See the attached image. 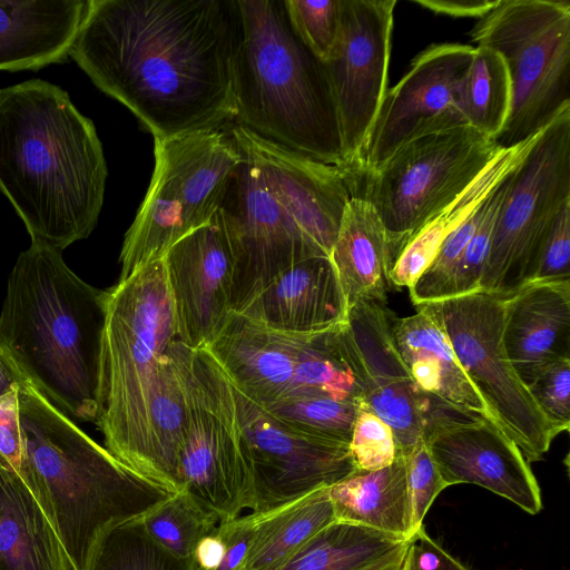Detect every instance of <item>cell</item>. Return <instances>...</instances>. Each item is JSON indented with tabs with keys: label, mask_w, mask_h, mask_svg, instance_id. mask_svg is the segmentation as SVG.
I'll use <instances>...</instances> for the list:
<instances>
[{
	"label": "cell",
	"mask_w": 570,
	"mask_h": 570,
	"mask_svg": "<svg viewBox=\"0 0 570 570\" xmlns=\"http://www.w3.org/2000/svg\"><path fill=\"white\" fill-rule=\"evenodd\" d=\"M240 163L222 207L235 269L233 312L292 265L331 256L353 196L347 174L234 124Z\"/></svg>",
	"instance_id": "7a4b0ae2"
},
{
	"label": "cell",
	"mask_w": 570,
	"mask_h": 570,
	"mask_svg": "<svg viewBox=\"0 0 570 570\" xmlns=\"http://www.w3.org/2000/svg\"><path fill=\"white\" fill-rule=\"evenodd\" d=\"M570 203V108L537 136L509 176L480 291L503 298L528 283L542 244Z\"/></svg>",
	"instance_id": "7c38bea8"
},
{
	"label": "cell",
	"mask_w": 570,
	"mask_h": 570,
	"mask_svg": "<svg viewBox=\"0 0 570 570\" xmlns=\"http://www.w3.org/2000/svg\"><path fill=\"white\" fill-rule=\"evenodd\" d=\"M335 521L328 487L264 512L242 570H279L320 530Z\"/></svg>",
	"instance_id": "f1b7e54d"
},
{
	"label": "cell",
	"mask_w": 570,
	"mask_h": 570,
	"mask_svg": "<svg viewBox=\"0 0 570 570\" xmlns=\"http://www.w3.org/2000/svg\"><path fill=\"white\" fill-rule=\"evenodd\" d=\"M307 335L274 331L232 311L204 348L236 389L265 406L289 392Z\"/></svg>",
	"instance_id": "ffe728a7"
},
{
	"label": "cell",
	"mask_w": 570,
	"mask_h": 570,
	"mask_svg": "<svg viewBox=\"0 0 570 570\" xmlns=\"http://www.w3.org/2000/svg\"><path fill=\"white\" fill-rule=\"evenodd\" d=\"M238 313L274 331L316 334L343 324L348 302L331 257L316 256L283 271Z\"/></svg>",
	"instance_id": "44dd1931"
},
{
	"label": "cell",
	"mask_w": 570,
	"mask_h": 570,
	"mask_svg": "<svg viewBox=\"0 0 570 570\" xmlns=\"http://www.w3.org/2000/svg\"><path fill=\"white\" fill-rule=\"evenodd\" d=\"M502 338L527 386L548 365L570 358V281L529 282L505 298Z\"/></svg>",
	"instance_id": "7402d4cb"
},
{
	"label": "cell",
	"mask_w": 570,
	"mask_h": 570,
	"mask_svg": "<svg viewBox=\"0 0 570 570\" xmlns=\"http://www.w3.org/2000/svg\"><path fill=\"white\" fill-rule=\"evenodd\" d=\"M411 508V530L414 538L436 497L448 488L424 440L403 456Z\"/></svg>",
	"instance_id": "f35d334b"
},
{
	"label": "cell",
	"mask_w": 570,
	"mask_h": 570,
	"mask_svg": "<svg viewBox=\"0 0 570 570\" xmlns=\"http://www.w3.org/2000/svg\"><path fill=\"white\" fill-rule=\"evenodd\" d=\"M428 449L448 485H480L530 514L542 509L537 479L517 444L491 419L436 429Z\"/></svg>",
	"instance_id": "d6986e66"
},
{
	"label": "cell",
	"mask_w": 570,
	"mask_h": 570,
	"mask_svg": "<svg viewBox=\"0 0 570 570\" xmlns=\"http://www.w3.org/2000/svg\"><path fill=\"white\" fill-rule=\"evenodd\" d=\"M403 570H417L415 554H414V549H413V546H412V541H411V543L409 546V549H407L405 564H404V569Z\"/></svg>",
	"instance_id": "c3c4849f"
},
{
	"label": "cell",
	"mask_w": 570,
	"mask_h": 570,
	"mask_svg": "<svg viewBox=\"0 0 570 570\" xmlns=\"http://www.w3.org/2000/svg\"><path fill=\"white\" fill-rule=\"evenodd\" d=\"M570 281V203L556 217L529 282Z\"/></svg>",
	"instance_id": "60d3db41"
},
{
	"label": "cell",
	"mask_w": 570,
	"mask_h": 570,
	"mask_svg": "<svg viewBox=\"0 0 570 570\" xmlns=\"http://www.w3.org/2000/svg\"><path fill=\"white\" fill-rule=\"evenodd\" d=\"M502 148L469 126L417 137L352 187L375 209L385 232L389 272L402 249L455 199Z\"/></svg>",
	"instance_id": "30bf717a"
},
{
	"label": "cell",
	"mask_w": 570,
	"mask_h": 570,
	"mask_svg": "<svg viewBox=\"0 0 570 570\" xmlns=\"http://www.w3.org/2000/svg\"><path fill=\"white\" fill-rule=\"evenodd\" d=\"M537 136L514 147L502 148L468 188L416 232L389 272L391 285L410 288L415 283L433 262L448 235L518 167Z\"/></svg>",
	"instance_id": "4316f807"
},
{
	"label": "cell",
	"mask_w": 570,
	"mask_h": 570,
	"mask_svg": "<svg viewBox=\"0 0 570 570\" xmlns=\"http://www.w3.org/2000/svg\"><path fill=\"white\" fill-rule=\"evenodd\" d=\"M396 0H341L338 38L324 62L333 89L347 177L357 179L386 92Z\"/></svg>",
	"instance_id": "9a60e30c"
},
{
	"label": "cell",
	"mask_w": 570,
	"mask_h": 570,
	"mask_svg": "<svg viewBox=\"0 0 570 570\" xmlns=\"http://www.w3.org/2000/svg\"><path fill=\"white\" fill-rule=\"evenodd\" d=\"M154 155L149 188L124 238L118 281L207 224L223 207L242 159L226 127L154 138Z\"/></svg>",
	"instance_id": "ba28073f"
},
{
	"label": "cell",
	"mask_w": 570,
	"mask_h": 570,
	"mask_svg": "<svg viewBox=\"0 0 570 570\" xmlns=\"http://www.w3.org/2000/svg\"><path fill=\"white\" fill-rule=\"evenodd\" d=\"M323 394L357 401V382L345 322L332 330L309 334L295 364L293 383L285 397Z\"/></svg>",
	"instance_id": "4dcf8cb0"
},
{
	"label": "cell",
	"mask_w": 570,
	"mask_h": 570,
	"mask_svg": "<svg viewBox=\"0 0 570 570\" xmlns=\"http://www.w3.org/2000/svg\"><path fill=\"white\" fill-rule=\"evenodd\" d=\"M409 546L406 548H404L403 550H401L396 556H394L390 560H387L376 567H373L368 570H403Z\"/></svg>",
	"instance_id": "7dc6e473"
},
{
	"label": "cell",
	"mask_w": 570,
	"mask_h": 570,
	"mask_svg": "<svg viewBox=\"0 0 570 570\" xmlns=\"http://www.w3.org/2000/svg\"><path fill=\"white\" fill-rule=\"evenodd\" d=\"M262 512L220 521L217 529L224 541V556L216 570H242Z\"/></svg>",
	"instance_id": "b9f144b4"
},
{
	"label": "cell",
	"mask_w": 570,
	"mask_h": 570,
	"mask_svg": "<svg viewBox=\"0 0 570 570\" xmlns=\"http://www.w3.org/2000/svg\"><path fill=\"white\" fill-rule=\"evenodd\" d=\"M177 340L163 257L108 288L96 424L114 456L155 482L149 414Z\"/></svg>",
	"instance_id": "52a82bcc"
},
{
	"label": "cell",
	"mask_w": 570,
	"mask_h": 570,
	"mask_svg": "<svg viewBox=\"0 0 570 570\" xmlns=\"http://www.w3.org/2000/svg\"><path fill=\"white\" fill-rule=\"evenodd\" d=\"M147 533L171 554L191 558L199 541L212 533L220 518L185 490L140 517Z\"/></svg>",
	"instance_id": "d6a6232c"
},
{
	"label": "cell",
	"mask_w": 570,
	"mask_h": 570,
	"mask_svg": "<svg viewBox=\"0 0 570 570\" xmlns=\"http://www.w3.org/2000/svg\"><path fill=\"white\" fill-rule=\"evenodd\" d=\"M181 341L204 347L232 312L234 247L223 209L163 256Z\"/></svg>",
	"instance_id": "ac0fdd59"
},
{
	"label": "cell",
	"mask_w": 570,
	"mask_h": 570,
	"mask_svg": "<svg viewBox=\"0 0 570 570\" xmlns=\"http://www.w3.org/2000/svg\"><path fill=\"white\" fill-rule=\"evenodd\" d=\"M417 570H471L432 539L422 527L412 539Z\"/></svg>",
	"instance_id": "7bdbcfd3"
},
{
	"label": "cell",
	"mask_w": 570,
	"mask_h": 570,
	"mask_svg": "<svg viewBox=\"0 0 570 570\" xmlns=\"http://www.w3.org/2000/svg\"><path fill=\"white\" fill-rule=\"evenodd\" d=\"M174 352L186 402L181 490L220 521L237 518L249 508L250 481L233 385L206 348L178 340Z\"/></svg>",
	"instance_id": "8fae6325"
},
{
	"label": "cell",
	"mask_w": 570,
	"mask_h": 570,
	"mask_svg": "<svg viewBox=\"0 0 570 570\" xmlns=\"http://www.w3.org/2000/svg\"><path fill=\"white\" fill-rule=\"evenodd\" d=\"M27 468L22 476L76 570H88L106 534L174 492L88 436L28 380L18 391Z\"/></svg>",
	"instance_id": "5b68a950"
},
{
	"label": "cell",
	"mask_w": 570,
	"mask_h": 570,
	"mask_svg": "<svg viewBox=\"0 0 570 570\" xmlns=\"http://www.w3.org/2000/svg\"><path fill=\"white\" fill-rule=\"evenodd\" d=\"M262 407L302 434L345 445L357 413L355 401L323 394L289 396Z\"/></svg>",
	"instance_id": "836d02e7"
},
{
	"label": "cell",
	"mask_w": 570,
	"mask_h": 570,
	"mask_svg": "<svg viewBox=\"0 0 570 570\" xmlns=\"http://www.w3.org/2000/svg\"><path fill=\"white\" fill-rule=\"evenodd\" d=\"M234 124L347 174L323 61L297 38L283 1L234 0Z\"/></svg>",
	"instance_id": "8992f818"
},
{
	"label": "cell",
	"mask_w": 570,
	"mask_h": 570,
	"mask_svg": "<svg viewBox=\"0 0 570 570\" xmlns=\"http://www.w3.org/2000/svg\"><path fill=\"white\" fill-rule=\"evenodd\" d=\"M500 0H412L434 13L455 18H476L490 12Z\"/></svg>",
	"instance_id": "ee69618b"
},
{
	"label": "cell",
	"mask_w": 570,
	"mask_h": 570,
	"mask_svg": "<svg viewBox=\"0 0 570 570\" xmlns=\"http://www.w3.org/2000/svg\"><path fill=\"white\" fill-rule=\"evenodd\" d=\"M0 570H76L36 497L1 456Z\"/></svg>",
	"instance_id": "d4e9b609"
},
{
	"label": "cell",
	"mask_w": 570,
	"mask_h": 570,
	"mask_svg": "<svg viewBox=\"0 0 570 570\" xmlns=\"http://www.w3.org/2000/svg\"><path fill=\"white\" fill-rule=\"evenodd\" d=\"M88 570H195V566L193 558H178L157 543L137 518L106 534Z\"/></svg>",
	"instance_id": "e575fe53"
},
{
	"label": "cell",
	"mask_w": 570,
	"mask_h": 570,
	"mask_svg": "<svg viewBox=\"0 0 570 570\" xmlns=\"http://www.w3.org/2000/svg\"><path fill=\"white\" fill-rule=\"evenodd\" d=\"M27 381V376L0 345V401L17 394Z\"/></svg>",
	"instance_id": "bcb514c9"
},
{
	"label": "cell",
	"mask_w": 570,
	"mask_h": 570,
	"mask_svg": "<svg viewBox=\"0 0 570 570\" xmlns=\"http://www.w3.org/2000/svg\"><path fill=\"white\" fill-rule=\"evenodd\" d=\"M108 289L78 277L62 252L31 243L8 277L0 345L32 385L71 420L100 414Z\"/></svg>",
	"instance_id": "277c9868"
},
{
	"label": "cell",
	"mask_w": 570,
	"mask_h": 570,
	"mask_svg": "<svg viewBox=\"0 0 570 570\" xmlns=\"http://www.w3.org/2000/svg\"><path fill=\"white\" fill-rule=\"evenodd\" d=\"M470 36L499 53L508 70L511 104L498 147L525 141L570 108L568 0H500Z\"/></svg>",
	"instance_id": "9c48e42d"
},
{
	"label": "cell",
	"mask_w": 570,
	"mask_h": 570,
	"mask_svg": "<svg viewBox=\"0 0 570 570\" xmlns=\"http://www.w3.org/2000/svg\"><path fill=\"white\" fill-rule=\"evenodd\" d=\"M330 257L348 306L361 299L386 303L391 284L385 232L363 197H351Z\"/></svg>",
	"instance_id": "484cf974"
},
{
	"label": "cell",
	"mask_w": 570,
	"mask_h": 570,
	"mask_svg": "<svg viewBox=\"0 0 570 570\" xmlns=\"http://www.w3.org/2000/svg\"><path fill=\"white\" fill-rule=\"evenodd\" d=\"M392 317L386 303L361 299L348 306L345 330L361 386L356 405L391 428L399 456H405L436 429L483 415L419 387L395 345Z\"/></svg>",
	"instance_id": "5bb4252c"
},
{
	"label": "cell",
	"mask_w": 570,
	"mask_h": 570,
	"mask_svg": "<svg viewBox=\"0 0 570 570\" xmlns=\"http://www.w3.org/2000/svg\"><path fill=\"white\" fill-rule=\"evenodd\" d=\"M535 404L559 432L570 425V358L544 367L528 385Z\"/></svg>",
	"instance_id": "ab89813d"
},
{
	"label": "cell",
	"mask_w": 570,
	"mask_h": 570,
	"mask_svg": "<svg viewBox=\"0 0 570 570\" xmlns=\"http://www.w3.org/2000/svg\"><path fill=\"white\" fill-rule=\"evenodd\" d=\"M504 301L479 291L432 305L493 421L531 463L543 458L559 432L540 411L507 355L502 338Z\"/></svg>",
	"instance_id": "4fadbf2b"
},
{
	"label": "cell",
	"mask_w": 570,
	"mask_h": 570,
	"mask_svg": "<svg viewBox=\"0 0 570 570\" xmlns=\"http://www.w3.org/2000/svg\"><path fill=\"white\" fill-rule=\"evenodd\" d=\"M411 541L335 520L320 530L279 570H368L396 556Z\"/></svg>",
	"instance_id": "f546056e"
},
{
	"label": "cell",
	"mask_w": 570,
	"mask_h": 570,
	"mask_svg": "<svg viewBox=\"0 0 570 570\" xmlns=\"http://www.w3.org/2000/svg\"><path fill=\"white\" fill-rule=\"evenodd\" d=\"M234 1L88 0L69 56L154 138L235 119Z\"/></svg>",
	"instance_id": "6da1fadb"
},
{
	"label": "cell",
	"mask_w": 570,
	"mask_h": 570,
	"mask_svg": "<svg viewBox=\"0 0 570 570\" xmlns=\"http://www.w3.org/2000/svg\"><path fill=\"white\" fill-rule=\"evenodd\" d=\"M233 389L245 440L250 481L248 509L253 512L275 510L357 470L348 445L302 434L234 385Z\"/></svg>",
	"instance_id": "2e32d148"
},
{
	"label": "cell",
	"mask_w": 570,
	"mask_h": 570,
	"mask_svg": "<svg viewBox=\"0 0 570 570\" xmlns=\"http://www.w3.org/2000/svg\"><path fill=\"white\" fill-rule=\"evenodd\" d=\"M88 0L0 1V70H38L63 62Z\"/></svg>",
	"instance_id": "603a6c76"
},
{
	"label": "cell",
	"mask_w": 570,
	"mask_h": 570,
	"mask_svg": "<svg viewBox=\"0 0 570 570\" xmlns=\"http://www.w3.org/2000/svg\"><path fill=\"white\" fill-rule=\"evenodd\" d=\"M511 104V86L503 59L494 50L474 47L456 95L464 124L493 141L502 131Z\"/></svg>",
	"instance_id": "1f68e13d"
},
{
	"label": "cell",
	"mask_w": 570,
	"mask_h": 570,
	"mask_svg": "<svg viewBox=\"0 0 570 570\" xmlns=\"http://www.w3.org/2000/svg\"><path fill=\"white\" fill-rule=\"evenodd\" d=\"M509 176L490 194L487 213L456 263L445 299L480 291L495 219L507 193Z\"/></svg>",
	"instance_id": "8d00e7d4"
},
{
	"label": "cell",
	"mask_w": 570,
	"mask_h": 570,
	"mask_svg": "<svg viewBox=\"0 0 570 570\" xmlns=\"http://www.w3.org/2000/svg\"><path fill=\"white\" fill-rule=\"evenodd\" d=\"M348 448L356 469L361 471L386 468L399 456L391 428L376 415L358 407Z\"/></svg>",
	"instance_id": "74e56055"
},
{
	"label": "cell",
	"mask_w": 570,
	"mask_h": 570,
	"mask_svg": "<svg viewBox=\"0 0 570 570\" xmlns=\"http://www.w3.org/2000/svg\"><path fill=\"white\" fill-rule=\"evenodd\" d=\"M107 165L94 122L40 79L0 89V190L31 243L62 252L95 229Z\"/></svg>",
	"instance_id": "3957f363"
},
{
	"label": "cell",
	"mask_w": 570,
	"mask_h": 570,
	"mask_svg": "<svg viewBox=\"0 0 570 570\" xmlns=\"http://www.w3.org/2000/svg\"><path fill=\"white\" fill-rule=\"evenodd\" d=\"M473 52L469 45L433 43L412 59L409 71L384 95L357 179L417 137L466 126L455 102Z\"/></svg>",
	"instance_id": "e0dca14e"
},
{
	"label": "cell",
	"mask_w": 570,
	"mask_h": 570,
	"mask_svg": "<svg viewBox=\"0 0 570 570\" xmlns=\"http://www.w3.org/2000/svg\"><path fill=\"white\" fill-rule=\"evenodd\" d=\"M218 527V525H217ZM224 556V541L216 528L197 544L193 561L195 570H216Z\"/></svg>",
	"instance_id": "f6af8a7d"
},
{
	"label": "cell",
	"mask_w": 570,
	"mask_h": 570,
	"mask_svg": "<svg viewBox=\"0 0 570 570\" xmlns=\"http://www.w3.org/2000/svg\"><path fill=\"white\" fill-rule=\"evenodd\" d=\"M392 332L397 351L420 389L493 421L461 367L432 303L417 305L411 316L393 315Z\"/></svg>",
	"instance_id": "cb8c5ba5"
},
{
	"label": "cell",
	"mask_w": 570,
	"mask_h": 570,
	"mask_svg": "<svg viewBox=\"0 0 570 570\" xmlns=\"http://www.w3.org/2000/svg\"><path fill=\"white\" fill-rule=\"evenodd\" d=\"M292 30L302 43L325 62L337 41L341 26V0H284Z\"/></svg>",
	"instance_id": "d590c367"
},
{
	"label": "cell",
	"mask_w": 570,
	"mask_h": 570,
	"mask_svg": "<svg viewBox=\"0 0 570 570\" xmlns=\"http://www.w3.org/2000/svg\"><path fill=\"white\" fill-rule=\"evenodd\" d=\"M328 494L335 520L413 539L403 456L376 471L356 470L328 487Z\"/></svg>",
	"instance_id": "83f0119b"
}]
</instances>
